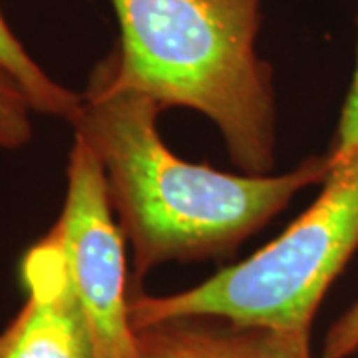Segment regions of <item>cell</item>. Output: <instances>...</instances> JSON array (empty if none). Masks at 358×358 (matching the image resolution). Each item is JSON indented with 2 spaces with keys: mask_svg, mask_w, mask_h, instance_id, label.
Here are the masks:
<instances>
[{
  "mask_svg": "<svg viewBox=\"0 0 358 358\" xmlns=\"http://www.w3.org/2000/svg\"><path fill=\"white\" fill-rule=\"evenodd\" d=\"M159 112L152 98L115 88L100 62L72 124L102 162L138 277L167 261L227 255L331 173L329 155L285 176H231L183 162L159 138Z\"/></svg>",
  "mask_w": 358,
  "mask_h": 358,
  "instance_id": "cell-1",
  "label": "cell"
},
{
  "mask_svg": "<svg viewBox=\"0 0 358 358\" xmlns=\"http://www.w3.org/2000/svg\"><path fill=\"white\" fill-rule=\"evenodd\" d=\"M120 48L103 60L115 88L162 110L205 114L237 166L273 167L275 100L271 68L255 52L259 0H112Z\"/></svg>",
  "mask_w": 358,
  "mask_h": 358,
  "instance_id": "cell-2",
  "label": "cell"
},
{
  "mask_svg": "<svg viewBox=\"0 0 358 358\" xmlns=\"http://www.w3.org/2000/svg\"><path fill=\"white\" fill-rule=\"evenodd\" d=\"M358 249V154L331 166L324 189L279 239L235 267L169 296L129 299L134 331L217 317L308 338L324 291Z\"/></svg>",
  "mask_w": 358,
  "mask_h": 358,
  "instance_id": "cell-3",
  "label": "cell"
},
{
  "mask_svg": "<svg viewBox=\"0 0 358 358\" xmlns=\"http://www.w3.org/2000/svg\"><path fill=\"white\" fill-rule=\"evenodd\" d=\"M88 324L92 358H138L129 320L126 257L100 157L76 136L64 207L50 231Z\"/></svg>",
  "mask_w": 358,
  "mask_h": 358,
  "instance_id": "cell-4",
  "label": "cell"
},
{
  "mask_svg": "<svg viewBox=\"0 0 358 358\" xmlns=\"http://www.w3.org/2000/svg\"><path fill=\"white\" fill-rule=\"evenodd\" d=\"M26 303L0 333V358H92L88 324L50 233L22 259Z\"/></svg>",
  "mask_w": 358,
  "mask_h": 358,
  "instance_id": "cell-5",
  "label": "cell"
},
{
  "mask_svg": "<svg viewBox=\"0 0 358 358\" xmlns=\"http://www.w3.org/2000/svg\"><path fill=\"white\" fill-rule=\"evenodd\" d=\"M136 336L138 358H310L308 338L231 322L166 320L136 331Z\"/></svg>",
  "mask_w": 358,
  "mask_h": 358,
  "instance_id": "cell-6",
  "label": "cell"
},
{
  "mask_svg": "<svg viewBox=\"0 0 358 358\" xmlns=\"http://www.w3.org/2000/svg\"><path fill=\"white\" fill-rule=\"evenodd\" d=\"M0 66L18 82L34 112L74 124L82 110V94L54 82L14 36L0 10Z\"/></svg>",
  "mask_w": 358,
  "mask_h": 358,
  "instance_id": "cell-7",
  "label": "cell"
},
{
  "mask_svg": "<svg viewBox=\"0 0 358 358\" xmlns=\"http://www.w3.org/2000/svg\"><path fill=\"white\" fill-rule=\"evenodd\" d=\"M32 106L26 94L0 66V148L16 150L32 140Z\"/></svg>",
  "mask_w": 358,
  "mask_h": 358,
  "instance_id": "cell-8",
  "label": "cell"
},
{
  "mask_svg": "<svg viewBox=\"0 0 358 358\" xmlns=\"http://www.w3.org/2000/svg\"><path fill=\"white\" fill-rule=\"evenodd\" d=\"M358 154V64L357 72H355V80L352 86L348 90L346 96L345 108H343V115L338 122V129L334 136L333 148H331V166L333 164H341L348 159L350 155Z\"/></svg>",
  "mask_w": 358,
  "mask_h": 358,
  "instance_id": "cell-9",
  "label": "cell"
},
{
  "mask_svg": "<svg viewBox=\"0 0 358 358\" xmlns=\"http://www.w3.org/2000/svg\"><path fill=\"white\" fill-rule=\"evenodd\" d=\"M358 348V303L346 310L327 334L322 358H345Z\"/></svg>",
  "mask_w": 358,
  "mask_h": 358,
  "instance_id": "cell-10",
  "label": "cell"
}]
</instances>
